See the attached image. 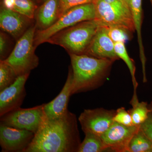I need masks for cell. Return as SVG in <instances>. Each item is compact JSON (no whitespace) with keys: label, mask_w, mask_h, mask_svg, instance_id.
Instances as JSON below:
<instances>
[{"label":"cell","mask_w":152,"mask_h":152,"mask_svg":"<svg viewBox=\"0 0 152 152\" xmlns=\"http://www.w3.org/2000/svg\"><path fill=\"white\" fill-rule=\"evenodd\" d=\"M150 1H151V4L152 6V0H150Z\"/></svg>","instance_id":"cell-31"},{"label":"cell","mask_w":152,"mask_h":152,"mask_svg":"<svg viewBox=\"0 0 152 152\" xmlns=\"http://www.w3.org/2000/svg\"><path fill=\"white\" fill-rule=\"evenodd\" d=\"M132 108L128 110L132 116L133 125L140 126L148 118L150 112L148 105L145 102L138 100L131 101Z\"/></svg>","instance_id":"cell-20"},{"label":"cell","mask_w":152,"mask_h":152,"mask_svg":"<svg viewBox=\"0 0 152 152\" xmlns=\"http://www.w3.org/2000/svg\"><path fill=\"white\" fill-rule=\"evenodd\" d=\"M130 10L135 29L137 34L140 58L142 69L143 81L144 83H145L147 82L145 68L146 58L145 55L143 45L142 43L141 33L143 18L142 0H131Z\"/></svg>","instance_id":"cell-16"},{"label":"cell","mask_w":152,"mask_h":152,"mask_svg":"<svg viewBox=\"0 0 152 152\" xmlns=\"http://www.w3.org/2000/svg\"><path fill=\"white\" fill-rule=\"evenodd\" d=\"M81 142L75 115L46 118L24 152H78Z\"/></svg>","instance_id":"cell-1"},{"label":"cell","mask_w":152,"mask_h":152,"mask_svg":"<svg viewBox=\"0 0 152 152\" xmlns=\"http://www.w3.org/2000/svg\"><path fill=\"white\" fill-rule=\"evenodd\" d=\"M123 4H124V5L127 8L130 10V1L131 0H120Z\"/></svg>","instance_id":"cell-28"},{"label":"cell","mask_w":152,"mask_h":152,"mask_svg":"<svg viewBox=\"0 0 152 152\" xmlns=\"http://www.w3.org/2000/svg\"><path fill=\"white\" fill-rule=\"evenodd\" d=\"M115 51L117 56L119 58L121 59L126 63L130 72L132 81L133 86H134V94H133L132 99H137V90L138 85L136 80L135 77L136 66L135 65L134 62L128 54V52H127L126 49L125 47V43H115Z\"/></svg>","instance_id":"cell-17"},{"label":"cell","mask_w":152,"mask_h":152,"mask_svg":"<svg viewBox=\"0 0 152 152\" xmlns=\"http://www.w3.org/2000/svg\"><path fill=\"white\" fill-rule=\"evenodd\" d=\"M149 109L152 112V100L151 102V103L150 104L149 106Z\"/></svg>","instance_id":"cell-29"},{"label":"cell","mask_w":152,"mask_h":152,"mask_svg":"<svg viewBox=\"0 0 152 152\" xmlns=\"http://www.w3.org/2000/svg\"><path fill=\"white\" fill-rule=\"evenodd\" d=\"M35 134L0 124V145L1 151L24 152L31 143Z\"/></svg>","instance_id":"cell-10"},{"label":"cell","mask_w":152,"mask_h":152,"mask_svg":"<svg viewBox=\"0 0 152 152\" xmlns=\"http://www.w3.org/2000/svg\"><path fill=\"white\" fill-rule=\"evenodd\" d=\"M9 39L5 33H0V61H4L8 57Z\"/></svg>","instance_id":"cell-26"},{"label":"cell","mask_w":152,"mask_h":152,"mask_svg":"<svg viewBox=\"0 0 152 152\" xmlns=\"http://www.w3.org/2000/svg\"><path fill=\"white\" fill-rule=\"evenodd\" d=\"M139 128L152 143V112L151 110L148 118L139 126Z\"/></svg>","instance_id":"cell-27"},{"label":"cell","mask_w":152,"mask_h":152,"mask_svg":"<svg viewBox=\"0 0 152 152\" xmlns=\"http://www.w3.org/2000/svg\"><path fill=\"white\" fill-rule=\"evenodd\" d=\"M44 104L30 108H19L1 117V123L6 126L26 130L35 134L45 119Z\"/></svg>","instance_id":"cell-7"},{"label":"cell","mask_w":152,"mask_h":152,"mask_svg":"<svg viewBox=\"0 0 152 152\" xmlns=\"http://www.w3.org/2000/svg\"><path fill=\"white\" fill-rule=\"evenodd\" d=\"M43 3L45 2V1H47V0H41Z\"/></svg>","instance_id":"cell-30"},{"label":"cell","mask_w":152,"mask_h":152,"mask_svg":"<svg viewBox=\"0 0 152 152\" xmlns=\"http://www.w3.org/2000/svg\"><path fill=\"white\" fill-rule=\"evenodd\" d=\"M139 129L138 126H124L114 122L101 137L107 150L116 152H128L131 139Z\"/></svg>","instance_id":"cell-9"},{"label":"cell","mask_w":152,"mask_h":152,"mask_svg":"<svg viewBox=\"0 0 152 152\" xmlns=\"http://www.w3.org/2000/svg\"><path fill=\"white\" fill-rule=\"evenodd\" d=\"M35 25L31 26L21 37L17 41L10 56L4 61L10 64L18 76L30 74L39 64V58L36 55L34 45Z\"/></svg>","instance_id":"cell-4"},{"label":"cell","mask_w":152,"mask_h":152,"mask_svg":"<svg viewBox=\"0 0 152 152\" xmlns=\"http://www.w3.org/2000/svg\"><path fill=\"white\" fill-rule=\"evenodd\" d=\"M29 75L18 76L13 84L0 91V117L20 107L26 97L25 85Z\"/></svg>","instance_id":"cell-11"},{"label":"cell","mask_w":152,"mask_h":152,"mask_svg":"<svg viewBox=\"0 0 152 152\" xmlns=\"http://www.w3.org/2000/svg\"><path fill=\"white\" fill-rule=\"evenodd\" d=\"M95 20L101 26L118 27L131 33L135 31L130 10L112 5L103 0H94Z\"/></svg>","instance_id":"cell-6"},{"label":"cell","mask_w":152,"mask_h":152,"mask_svg":"<svg viewBox=\"0 0 152 152\" xmlns=\"http://www.w3.org/2000/svg\"><path fill=\"white\" fill-rule=\"evenodd\" d=\"M85 54L114 62L119 59L115 51V43L109 36L107 27H100Z\"/></svg>","instance_id":"cell-12"},{"label":"cell","mask_w":152,"mask_h":152,"mask_svg":"<svg viewBox=\"0 0 152 152\" xmlns=\"http://www.w3.org/2000/svg\"><path fill=\"white\" fill-rule=\"evenodd\" d=\"M61 16L69 9L76 6L93 3L94 0H59Z\"/></svg>","instance_id":"cell-25"},{"label":"cell","mask_w":152,"mask_h":152,"mask_svg":"<svg viewBox=\"0 0 152 152\" xmlns=\"http://www.w3.org/2000/svg\"><path fill=\"white\" fill-rule=\"evenodd\" d=\"M114 122L126 126H133L130 113L124 107H121L116 110L114 117Z\"/></svg>","instance_id":"cell-24"},{"label":"cell","mask_w":152,"mask_h":152,"mask_svg":"<svg viewBox=\"0 0 152 152\" xmlns=\"http://www.w3.org/2000/svg\"><path fill=\"white\" fill-rule=\"evenodd\" d=\"M115 113L103 108L85 110L78 118L82 130L102 136L114 123Z\"/></svg>","instance_id":"cell-8"},{"label":"cell","mask_w":152,"mask_h":152,"mask_svg":"<svg viewBox=\"0 0 152 152\" xmlns=\"http://www.w3.org/2000/svg\"><path fill=\"white\" fill-rule=\"evenodd\" d=\"M85 134L78 152H101L107 150L101 136L91 132Z\"/></svg>","instance_id":"cell-18"},{"label":"cell","mask_w":152,"mask_h":152,"mask_svg":"<svg viewBox=\"0 0 152 152\" xmlns=\"http://www.w3.org/2000/svg\"><path fill=\"white\" fill-rule=\"evenodd\" d=\"M33 1H35L36 0H33Z\"/></svg>","instance_id":"cell-32"},{"label":"cell","mask_w":152,"mask_h":152,"mask_svg":"<svg viewBox=\"0 0 152 152\" xmlns=\"http://www.w3.org/2000/svg\"><path fill=\"white\" fill-rule=\"evenodd\" d=\"M32 19L2 6L0 10V27L17 41L30 28Z\"/></svg>","instance_id":"cell-13"},{"label":"cell","mask_w":152,"mask_h":152,"mask_svg":"<svg viewBox=\"0 0 152 152\" xmlns=\"http://www.w3.org/2000/svg\"><path fill=\"white\" fill-rule=\"evenodd\" d=\"M18 76L13 68L4 61H0V91L10 86Z\"/></svg>","instance_id":"cell-21"},{"label":"cell","mask_w":152,"mask_h":152,"mask_svg":"<svg viewBox=\"0 0 152 152\" xmlns=\"http://www.w3.org/2000/svg\"><path fill=\"white\" fill-rule=\"evenodd\" d=\"M72 70L70 66L66 80L61 92L50 102L44 104V110L47 118H58L66 114L69 111L68 103L72 96Z\"/></svg>","instance_id":"cell-14"},{"label":"cell","mask_w":152,"mask_h":152,"mask_svg":"<svg viewBox=\"0 0 152 152\" xmlns=\"http://www.w3.org/2000/svg\"><path fill=\"white\" fill-rule=\"evenodd\" d=\"M108 33L110 38L115 43H125L131 38L132 33L118 27H107Z\"/></svg>","instance_id":"cell-23"},{"label":"cell","mask_w":152,"mask_h":152,"mask_svg":"<svg viewBox=\"0 0 152 152\" xmlns=\"http://www.w3.org/2000/svg\"><path fill=\"white\" fill-rule=\"evenodd\" d=\"M37 9L35 3L33 0H15L12 10L32 20L34 18Z\"/></svg>","instance_id":"cell-22"},{"label":"cell","mask_w":152,"mask_h":152,"mask_svg":"<svg viewBox=\"0 0 152 152\" xmlns=\"http://www.w3.org/2000/svg\"><path fill=\"white\" fill-rule=\"evenodd\" d=\"M69 55L73 74L72 95L101 87L109 76L114 62L86 54Z\"/></svg>","instance_id":"cell-2"},{"label":"cell","mask_w":152,"mask_h":152,"mask_svg":"<svg viewBox=\"0 0 152 152\" xmlns=\"http://www.w3.org/2000/svg\"><path fill=\"white\" fill-rule=\"evenodd\" d=\"M61 16L59 0H47L36 10L34 18L37 31H44L54 24Z\"/></svg>","instance_id":"cell-15"},{"label":"cell","mask_w":152,"mask_h":152,"mask_svg":"<svg viewBox=\"0 0 152 152\" xmlns=\"http://www.w3.org/2000/svg\"><path fill=\"white\" fill-rule=\"evenodd\" d=\"M128 152H152V143L140 128L133 136Z\"/></svg>","instance_id":"cell-19"},{"label":"cell","mask_w":152,"mask_h":152,"mask_svg":"<svg viewBox=\"0 0 152 152\" xmlns=\"http://www.w3.org/2000/svg\"><path fill=\"white\" fill-rule=\"evenodd\" d=\"M100 26L95 19L85 21L60 31L46 42L63 47L69 54H85Z\"/></svg>","instance_id":"cell-3"},{"label":"cell","mask_w":152,"mask_h":152,"mask_svg":"<svg viewBox=\"0 0 152 152\" xmlns=\"http://www.w3.org/2000/svg\"><path fill=\"white\" fill-rule=\"evenodd\" d=\"M95 17V6L93 3L76 6L69 9L50 27L44 31L36 32L34 46L37 48L41 44L46 42L51 37L61 30L82 22L94 20Z\"/></svg>","instance_id":"cell-5"}]
</instances>
